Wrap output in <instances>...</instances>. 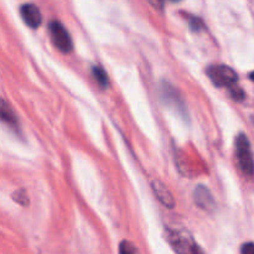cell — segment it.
Returning a JSON list of instances; mask_svg holds the SVG:
<instances>
[{
	"label": "cell",
	"mask_w": 254,
	"mask_h": 254,
	"mask_svg": "<svg viewBox=\"0 0 254 254\" xmlns=\"http://www.w3.org/2000/svg\"><path fill=\"white\" fill-rule=\"evenodd\" d=\"M151 186H153V191L155 193L156 198L163 203L165 207L173 208L175 206V200H174V196L171 195L170 191L166 189V186L164 185L161 181L154 180L151 183Z\"/></svg>",
	"instance_id": "obj_7"
},
{
	"label": "cell",
	"mask_w": 254,
	"mask_h": 254,
	"mask_svg": "<svg viewBox=\"0 0 254 254\" xmlns=\"http://www.w3.org/2000/svg\"><path fill=\"white\" fill-rule=\"evenodd\" d=\"M242 254H254V243H245L242 246V250H241Z\"/></svg>",
	"instance_id": "obj_13"
},
{
	"label": "cell",
	"mask_w": 254,
	"mask_h": 254,
	"mask_svg": "<svg viewBox=\"0 0 254 254\" xmlns=\"http://www.w3.org/2000/svg\"><path fill=\"white\" fill-rule=\"evenodd\" d=\"M20 14H21L22 20L27 26L32 27V29H37L41 25V12H40L39 7L34 4H25L22 5L20 9Z\"/></svg>",
	"instance_id": "obj_5"
},
{
	"label": "cell",
	"mask_w": 254,
	"mask_h": 254,
	"mask_svg": "<svg viewBox=\"0 0 254 254\" xmlns=\"http://www.w3.org/2000/svg\"><path fill=\"white\" fill-rule=\"evenodd\" d=\"M193 200H195L196 205L200 208L205 211H213L216 207V202L213 200V196L211 195L210 190L205 188V186H197L193 192Z\"/></svg>",
	"instance_id": "obj_6"
},
{
	"label": "cell",
	"mask_w": 254,
	"mask_h": 254,
	"mask_svg": "<svg viewBox=\"0 0 254 254\" xmlns=\"http://www.w3.org/2000/svg\"><path fill=\"white\" fill-rule=\"evenodd\" d=\"M250 77H251V79H252V81L254 82V72H252V73L250 74Z\"/></svg>",
	"instance_id": "obj_15"
},
{
	"label": "cell",
	"mask_w": 254,
	"mask_h": 254,
	"mask_svg": "<svg viewBox=\"0 0 254 254\" xmlns=\"http://www.w3.org/2000/svg\"><path fill=\"white\" fill-rule=\"evenodd\" d=\"M170 1H174V2H178V1H180V0H170Z\"/></svg>",
	"instance_id": "obj_16"
},
{
	"label": "cell",
	"mask_w": 254,
	"mask_h": 254,
	"mask_svg": "<svg viewBox=\"0 0 254 254\" xmlns=\"http://www.w3.org/2000/svg\"><path fill=\"white\" fill-rule=\"evenodd\" d=\"M93 76H94V78H96V81L99 83V86L104 87V88H106V87H108L109 78H108V76H107L106 71H104L101 66L93 67Z\"/></svg>",
	"instance_id": "obj_8"
},
{
	"label": "cell",
	"mask_w": 254,
	"mask_h": 254,
	"mask_svg": "<svg viewBox=\"0 0 254 254\" xmlns=\"http://www.w3.org/2000/svg\"><path fill=\"white\" fill-rule=\"evenodd\" d=\"M189 24H190L191 29L195 30V31H200L201 29H203V22L201 21V19L193 16H189Z\"/></svg>",
	"instance_id": "obj_11"
},
{
	"label": "cell",
	"mask_w": 254,
	"mask_h": 254,
	"mask_svg": "<svg viewBox=\"0 0 254 254\" xmlns=\"http://www.w3.org/2000/svg\"><path fill=\"white\" fill-rule=\"evenodd\" d=\"M236 154L240 168L246 175H254V159L250 140L245 134H240L236 139Z\"/></svg>",
	"instance_id": "obj_2"
},
{
	"label": "cell",
	"mask_w": 254,
	"mask_h": 254,
	"mask_svg": "<svg viewBox=\"0 0 254 254\" xmlns=\"http://www.w3.org/2000/svg\"><path fill=\"white\" fill-rule=\"evenodd\" d=\"M49 32L50 36H51L52 44L56 46V49L59 51L64 52V54H67L72 50V40L69 34L67 32L66 27L61 24V22L54 21L50 22L49 25Z\"/></svg>",
	"instance_id": "obj_4"
},
{
	"label": "cell",
	"mask_w": 254,
	"mask_h": 254,
	"mask_svg": "<svg viewBox=\"0 0 254 254\" xmlns=\"http://www.w3.org/2000/svg\"><path fill=\"white\" fill-rule=\"evenodd\" d=\"M207 74L213 84H216L217 87L232 88V87L237 86L238 74L230 66H226V64L210 66L207 68Z\"/></svg>",
	"instance_id": "obj_3"
},
{
	"label": "cell",
	"mask_w": 254,
	"mask_h": 254,
	"mask_svg": "<svg viewBox=\"0 0 254 254\" xmlns=\"http://www.w3.org/2000/svg\"><path fill=\"white\" fill-rule=\"evenodd\" d=\"M231 94H232L233 98L237 99V101H242V99L245 98V92H243L242 89L237 86H235L231 88Z\"/></svg>",
	"instance_id": "obj_12"
},
{
	"label": "cell",
	"mask_w": 254,
	"mask_h": 254,
	"mask_svg": "<svg viewBox=\"0 0 254 254\" xmlns=\"http://www.w3.org/2000/svg\"><path fill=\"white\" fill-rule=\"evenodd\" d=\"M1 118H2V121L6 122V123H9V124H11V126H14V124L17 123L16 117H15L14 112H12V109L10 108L6 103H5V101H2V104H1Z\"/></svg>",
	"instance_id": "obj_9"
},
{
	"label": "cell",
	"mask_w": 254,
	"mask_h": 254,
	"mask_svg": "<svg viewBox=\"0 0 254 254\" xmlns=\"http://www.w3.org/2000/svg\"><path fill=\"white\" fill-rule=\"evenodd\" d=\"M168 242L176 254H205L190 233L183 230H168Z\"/></svg>",
	"instance_id": "obj_1"
},
{
	"label": "cell",
	"mask_w": 254,
	"mask_h": 254,
	"mask_svg": "<svg viewBox=\"0 0 254 254\" xmlns=\"http://www.w3.org/2000/svg\"><path fill=\"white\" fill-rule=\"evenodd\" d=\"M119 254H140L138 248L129 241H123L119 246Z\"/></svg>",
	"instance_id": "obj_10"
},
{
	"label": "cell",
	"mask_w": 254,
	"mask_h": 254,
	"mask_svg": "<svg viewBox=\"0 0 254 254\" xmlns=\"http://www.w3.org/2000/svg\"><path fill=\"white\" fill-rule=\"evenodd\" d=\"M148 1L150 2V4L153 5V6L155 7V9L160 10V9H163L164 1H165V0H148Z\"/></svg>",
	"instance_id": "obj_14"
}]
</instances>
